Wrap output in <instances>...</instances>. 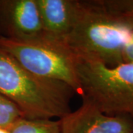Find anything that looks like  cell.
Segmentation results:
<instances>
[{
	"label": "cell",
	"instance_id": "cell-1",
	"mask_svg": "<svg viewBox=\"0 0 133 133\" xmlns=\"http://www.w3.org/2000/svg\"><path fill=\"white\" fill-rule=\"evenodd\" d=\"M132 32V20L110 9L104 1H81L64 42L78 60L115 66L124 62V47Z\"/></svg>",
	"mask_w": 133,
	"mask_h": 133
},
{
	"label": "cell",
	"instance_id": "cell-2",
	"mask_svg": "<svg viewBox=\"0 0 133 133\" xmlns=\"http://www.w3.org/2000/svg\"><path fill=\"white\" fill-rule=\"evenodd\" d=\"M74 93L63 82L35 76L0 50V94L16 105L25 118H61L71 111Z\"/></svg>",
	"mask_w": 133,
	"mask_h": 133
},
{
	"label": "cell",
	"instance_id": "cell-3",
	"mask_svg": "<svg viewBox=\"0 0 133 133\" xmlns=\"http://www.w3.org/2000/svg\"><path fill=\"white\" fill-rule=\"evenodd\" d=\"M0 50L35 76L63 82L75 93L82 95L77 71L78 59L64 40L44 33L23 40L0 36Z\"/></svg>",
	"mask_w": 133,
	"mask_h": 133
},
{
	"label": "cell",
	"instance_id": "cell-4",
	"mask_svg": "<svg viewBox=\"0 0 133 133\" xmlns=\"http://www.w3.org/2000/svg\"><path fill=\"white\" fill-rule=\"evenodd\" d=\"M77 71L82 98L104 114L133 119V64L107 66L78 60Z\"/></svg>",
	"mask_w": 133,
	"mask_h": 133
},
{
	"label": "cell",
	"instance_id": "cell-5",
	"mask_svg": "<svg viewBox=\"0 0 133 133\" xmlns=\"http://www.w3.org/2000/svg\"><path fill=\"white\" fill-rule=\"evenodd\" d=\"M60 133H133V119L126 115H108L87 100L58 119Z\"/></svg>",
	"mask_w": 133,
	"mask_h": 133
},
{
	"label": "cell",
	"instance_id": "cell-6",
	"mask_svg": "<svg viewBox=\"0 0 133 133\" xmlns=\"http://www.w3.org/2000/svg\"><path fill=\"white\" fill-rule=\"evenodd\" d=\"M43 33L36 0H0V36L23 40Z\"/></svg>",
	"mask_w": 133,
	"mask_h": 133
},
{
	"label": "cell",
	"instance_id": "cell-7",
	"mask_svg": "<svg viewBox=\"0 0 133 133\" xmlns=\"http://www.w3.org/2000/svg\"><path fill=\"white\" fill-rule=\"evenodd\" d=\"M36 3L43 32L64 41L78 17L81 1L36 0Z\"/></svg>",
	"mask_w": 133,
	"mask_h": 133
},
{
	"label": "cell",
	"instance_id": "cell-8",
	"mask_svg": "<svg viewBox=\"0 0 133 133\" xmlns=\"http://www.w3.org/2000/svg\"><path fill=\"white\" fill-rule=\"evenodd\" d=\"M10 133H60L59 121L21 118L9 128Z\"/></svg>",
	"mask_w": 133,
	"mask_h": 133
},
{
	"label": "cell",
	"instance_id": "cell-9",
	"mask_svg": "<svg viewBox=\"0 0 133 133\" xmlns=\"http://www.w3.org/2000/svg\"><path fill=\"white\" fill-rule=\"evenodd\" d=\"M21 118L24 117L18 107L0 94V127L9 129Z\"/></svg>",
	"mask_w": 133,
	"mask_h": 133
},
{
	"label": "cell",
	"instance_id": "cell-10",
	"mask_svg": "<svg viewBox=\"0 0 133 133\" xmlns=\"http://www.w3.org/2000/svg\"><path fill=\"white\" fill-rule=\"evenodd\" d=\"M104 2L110 9L133 21V0L104 1Z\"/></svg>",
	"mask_w": 133,
	"mask_h": 133
},
{
	"label": "cell",
	"instance_id": "cell-11",
	"mask_svg": "<svg viewBox=\"0 0 133 133\" xmlns=\"http://www.w3.org/2000/svg\"><path fill=\"white\" fill-rule=\"evenodd\" d=\"M123 58L124 62L133 64V32L124 47Z\"/></svg>",
	"mask_w": 133,
	"mask_h": 133
},
{
	"label": "cell",
	"instance_id": "cell-12",
	"mask_svg": "<svg viewBox=\"0 0 133 133\" xmlns=\"http://www.w3.org/2000/svg\"><path fill=\"white\" fill-rule=\"evenodd\" d=\"M0 133H10L9 129L0 127Z\"/></svg>",
	"mask_w": 133,
	"mask_h": 133
}]
</instances>
